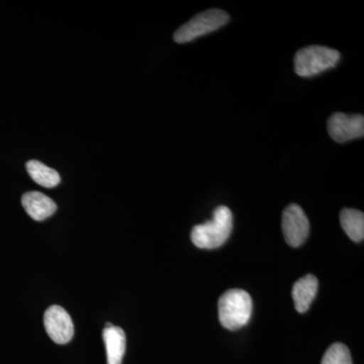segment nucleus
Listing matches in <instances>:
<instances>
[{"mask_svg":"<svg viewBox=\"0 0 364 364\" xmlns=\"http://www.w3.org/2000/svg\"><path fill=\"white\" fill-rule=\"evenodd\" d=\"M233 229V215L226 205H219L213 212V219L196 225L191 231V241L200 249H215L226 243Z\"/></svg>","mask_w":364,"mask_h":364,"instance_id":"obj_1","label":"nucleus"},{"mask_svg":"<svg viewBox=\"0 0 364 364\" xmlns=\"http://www.w3.org/2000/svg\"><path fill=\"white\" fill-rule=\"evenodd\" d=\"M218 308L222 326L235 331L244 327L250 320L253 301L247 291L239 289H229L222 294Z\"/></svg>","mask_w":364,"mask_h":364,"instance_id":"obj_2","label":"nucleus"},{"mask_svg":"<svg viewBox=\"0 0 364 364\" xmlns=\"http://www.w3.org/2000/svg\"><path fill=\"white\" fill-rule=\"evenodd\" d=\"M340 58L341 55L337 50L325 46H309L296 52L294 71L301 77H312L336 66Z\"/></svg>","mask_w":364,"mask_h":364,"instance_id":"obj_3","label":"nucleus"},{"mask_svg":"<svg viewBox=\"0 0 364 364\" xmlns=\"http://www.w3.org/2000/svg\"><path fill=\"white\" fill-rule=\"evenodd\" d=\"M230 20L229 14L221 9H208L196 14L188 23L181 26L174 33V41L178 44L191 42L203 35L219 30Z\"/></svg>","mask_w":364,"mask_h":364,"instance_id":"obj_4","label":"nucleus"},{"mask_svg":"<svg viewBox=\"0 0 364 364\" xmlns=\"http://www.w3.org/2000/svg\"><path fill=\"white\" fill-rule=\"evenodd\" d=\"M282 232L286 242L291 247L303 245L310 233V222L299 205L293 203L282 214Z\"/></svg>","mask_w":364,"mask_h":364,"instance_id":"obj_5","label":"nucleus"},{"mask_svg":"<svg viewBox=\"0 0 364 364\" xmlns=\"http://www.w3.org/2000/svg\"><path fill=\"white\" fill-rule=\"evenodd\" d=\"M328 133L337 143H345L364 135L363 114H349L343 112L333 114L328 119Z\"/></svg>","mask_w":364,"mask_h":364,"instance_id":"obj_6","label":"nucleus"},{"mask_svg":"<svg viewBox=\"0 0 364 364\" xmlns=\"http://www.w3.org/2000/svg\"><path fill=\"white\" fill-rule=\"evenodd\" d=\"M46 331L50 338L57 344H66L74 335V325L70 315L60 306H52L44 315Z\"/></svg>","mask_w":364,"mask_h":364,"instance_id":"obj_7","label":"nucleus"},{"mask_svg":"<svg viewBox=\"0 0 364 364\" xmlns=\"http://www.w3.org/2000/svg\"><path fill=\"white\" fill-rule=\"evenodd\" d=\"M26 212L35 221L41 222L51 217L57 210V205L49 196L39 191H28L21 198Z\"/></svg>","mask_w":364,"mask_h":364,"instance_id":"obj_8","label":"nucleus"},{"mask_svg":"<svg viewBox=\"0 0 364 364\" xmlns=\"http://www.w3.org/2000/svg\"><path fill=\"white\" fill-rule=\"evenodd\" d=\"M318 282L317 277L308 274L299 279L293 287L294 308L299 313H306L312 305L318 293Z\"/></svg>","mask_w":364,"mask_h":364,"instance_id":"obj_9","label":"nucleus"},{"mask_svg":"<svg viewBox=\"0 0 364 364\" xmlns=\"http://www.w3.org/2000/svg\"><path fill=\"white\" fill-rule=\"evenodd\" d=\"M105 349H107V364H122L126 352V334L122 328H105L102 332Z\"/></svg>","mask_w":364,"mask_h":364,"instance_id":"obj_10","label":"nucleus"},{"mask_svg":"<svg viewBox=\"0 0 364 364\" xmlns=\"http://www.w3.org/2000/svg\"><path fill=\"white\" fill-rule=\"evenodd\" d=\"M340 223L347 236L354 242H363L364 238V215L354 208H343L340 213Z\"/></svg>","mask_w":364,"mask_h":364,"instance_id":"obj_11","label":"nucleus"},{"mask_svg":"<svg viewBox=\"0 0 364 364\" xmlns=\"http://www.w3.org/2000/svg\"><path fill=\"white\" fill-rule=\"evenodd\" d=\"M26 170L33 181L44 188H52L58 186L61 178L56 170L50 168L47 165L37 160H31L26 163Z\"/></svg>","mask_w":364,"mask_h":364,"instance_id":"obj_12","label":"nucleus"},{"mask_svg":"<svg viewBox=\"0 0 364 364\" xmlns=\"http://www.w3.org/2000/svg\"><path fill=\"white\" fill-rule=\"evenodd\" d=\"M321 364H352L350 351L346 345L332 344L326 351Z\"/></svg>","mask_w":364,"mask_h":364,"instance_id":"obj_13","label":"nucleus"},{"mask_svg":"<svg viewBox=\"0 0 364 364\" xmlns=\"http://www.w3.org/2000/svg\"><path fill=\"white\" fill-rule=\"evenodd\" d=\"M109 327H112V325L111 324V323H107V324H105V328H109Z\"/></svg>","mask_w":364,"mask_h":364,"instance_id":"obj_14","label":"nucleus"}]
</instances>
